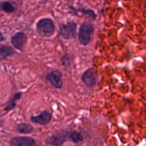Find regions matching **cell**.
I'll list each match as a JSON object with an SVG mask.
<instances>
[{
    "label": "cell",
    "mask_w": 146,
    "mask_h": 146,
    "mask_svg": "<svg viewBox=\"0 0 146 146\" xmlns=\"http://www.w3.org/2000/svg\"><path fill=\"white\" fill-rule=\"evenodd\" d=\"M4 36L3 35V34L1 33V32H0V42H2L4 40Z\"/></svg>",
    "instance_id": "9a60e30c"
},
{
    "label": "cell",
    "mask_w": 146,
    "mask_h": 146,
    "mask_svg": "<svg viewBox=\"0 0 146 146\" xmlns=\"http://www.w3.org/2000/svg\"><path fill=\"white\" fill-rule=\"evenodd\" d=\"M67 133L64 131L56 132L49 136L46 140V143L52 145H60L66 141Z\"/></svg>",
    "instance_id": "52a82bcc"
},
{
    "label": "cell",
    "mask_w": 146,
    "mask_h": 146,
    "mask_svg": "<svg viewBox=\"0 0 146 146\" xmlns=\"http://www.w3.org/2000/svg\"><path fill=\"white\" fill-rule=\"evenodd\" d=\"M46 79L55 88H60L63 84L62 74L59 70H52L46 75Z\"/></svg>",
    "instance_id": "3957f363"
},
{
    "label": "cell",
    "mask_w": 146,
    "mask_h": 146,
    "mask_svg": "<svg viewBox=\"0 0 146 146\" xmlns=\"http://www.w3.org/2000/svg\"><path fill=\"white\" fill-rule=\"evenodd\" d=\"M2 120L0 119V128L2 127Z\"/></svg>",
    "instance_id": "2e32d148"
},
{
    "label": "cell",
    "mask_w": 146,
    "mask_h": 146,
    "mask_svg": "<svg viewBox=\"0 0 146 146\" xmlns=\"http://www.w3.org/2000/svg\"><path fill=\"white\" fill-rule=\"evenodd\" d=\"M14 52L12 47L6 44H0V60L12 56Z\"/></svg>",
    "instance_id": "30bf717a"
},
{
    "label": "cell",
    "mask_w": 146,
    "mask_h": 146,
    "mask_svg": "<svg viewBox=\"0 0 146 146\" xmlns=\"http://www.w3.org/2000/svg\"><path fill=\"white\" fill-rule=\"evenodd\" d=\"M94 31V28L91 24L89 23H83L79 31L78 38L79 42L83 45L88 44L91 40Z\"/></svg>",
    "instance_id": "7a4b0ae2"
},
{
    "label": "cell",
    "mask_w": 146,
    "mask_h": 146,
    "mask_svg": "<svg viewBox=\"0 0 146 146\" xmlns=\"http://www.w3.org/2000/svg\"><path fill=\"white\" fill-rule=\"evenodd\" d=\"M51 114L47 111H43L38 115L31 116L30 120L34 123L39 124L41 125H46L50 123L51 120Z\"/></svg>",
    "instance_id": "ba28073f"
},
{
    "label": "cell",
    "mask_w": 146,
    "mask_h": 146,
    "mask_svg": "<svg viewBox=\"0 0 146 146\" xmlns=\"http://www.w3.org/2000/svg\"><path fill=\"white\" fill-rule=\"evenodd\" d=\"M22 92H18L14 94L13 98L10 99V102H9V103L4 108V110L5 111H9L12 109L14 108L17 104V101L21 99V98L22 97Z\"/></svg>",
    "instance_id": "8fae6325"
},
{
    "label": "cell",
    "mask_w": 146,
    "mask_h": 146,
    "mask_svg": "<svg viewBox=\"0 0 146 146\" xmlns=\"http://www.w3.org/2000/svg\"><path fill=\"white\" fill-rule=\"evenodd\" d=\"M15 9V7L13 3L9 1H3L0 2V10L6 13H13Z\"/></svg>",
    "instance_id": "4fadbf2b"
},
{
    "label": "cell",
    "mask_w": 146,
    "mask_h": 146,
    "mask_svg": "<svg viewBox=\"0 0 146 146\" xmlns=\"http://www.w3.org/2000/svg\"><path fill=\"white\" fill-rule=\"evenodd\" d=\"M69 138L72 141L76 143L83 140V136H82L81 133L76 131L71 132L69 135Z\"/></svg>",
    "instance_id": "5bb4252c"
},
{
    "label": "cell",
    "mask_w": 146,
    "mask_h": 146,
    "mask_svg": "<svg viewBox=\"0 0 146 146\" xmlns=\"http://www.w3.org/2000/svg\"><path fill=\"white\" fill-rule=\"evenodd\" d=\"M76 24L72 21L63 24L60 26L59 34L60 35L66 39H70L73 38L76 34Z\"/></svg>",
    "instance_id": "277c9868"
},
{
    "label": "cell",
    "mask_w": 146,
    "mask_h": 146,
    "mask_svg": "<svg viewBox=\"0 0 146 146\" xmlns=\"http://www.w3.org/2000/svg\"><path fill=\"white\" fill-rule=\"evenodd\" d=\"M16 1H22V0H16Z\"/></svg>",
    "instance_id": "e0dca14e"
},
{
    "label": "cell",
    "mask_w": 146,
    "mask_h": 146,
    "mask_svg": "<svg viewBox=\"0 0 146 146\" xmlns=\"http://www.w3.org/2000/svg\"><path fill=\"white\" fill-rule=\"evenodd\" d=\"M55 25L52 20L49 18H43L36 23V32L41 36L50 37L55 32Z\"/></svg>",
    "instance_id": "6da1fadb"
},
{
    "label": "cell",
    "mask_w": 146,
    "mask_h": 146,
    "mask_svg": "<svg viewBox=\"0 0 146 146\" xmlns=\"http://www.w3.org/2000/svg\"><path fill=\"white\" fill-rule=\"evenodd\" d=\"M27 36L23 32H17L11 38V43L13 47L19 51H22L27 43Z\"/></svg>",
    "instance_id": "5b68a950"
},
{
    "label": "cell",
    "mask_w": 146,
    "mask_h": 146,
    "mask_svg": "<svg viewBox=\"0 0 146 146\" xmlns=\"http://www.w3.org/2000/svg\"><path fill=\"white\" fill-rule=\"evenodd\" d=\"M83 82L89 87L94 86L96 82V73L92 68L85 71L82 76Z\"/></svg>",
    "instance_id": "9c48e42d"
},
{
    "label": "cell",
    "mask_w": 146,
    "mask_h": 146,
    "mask_svg": "<svg viewBox=\"0 0 146 146\" xmlns=\"http://www.w3.org/2000/svg\"><path fill=\"white\" fill-rule=\"evenodd\" d=\"M35 144V140L29 136H16L10 141L11 146H33Z\"/></svg>",
    "instance_id": "8992f818"
},
{
    "label": "cell",
    "mask_w": 146,
    "mask_h": 146,
    "mask_svg": "<svg viewBox=\"0 0 146 146\" xmlns=\"http://www.w3.org/2000/svg\"><path fill=\"white\" fill-rule=\"evenodd\" d=\"M17 131L20 133L30 134L34 131L33 127L26 123H21L17 125Z\"/></svg>",
    "instance_id": "7c38bea8"
}]
</instances>
